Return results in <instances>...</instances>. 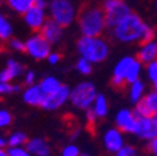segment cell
Here are the masks:
<instances>
[{
  "label": "cell",
  "instance_id": "obj_1",
  "mask_svg": "<svg viewBox=\"0 0 157 156\" xmlns=\"http://www.w3.org/2000/svg\"><path fill=\"white\" fill-rule=\"evenodd\" d=\"M112 34L119 41L127 44L136 41L146 43L155 37V30L135 13H131L120 24H117L112 29Z\"/></svg>",
  "mask_w": 157,
  "mask_h": 156
},
{
  "label": "cell",
  "instance_id": "obj_2",
  "mask_svg": "<svg viewBox=\"0 0 157 156\" xmlns=\"http://www.w3.org/2000/svg\"><path fill=\"white\" fill-rule=\"evenodd\" d=\"M78 28L84 36H101L106 29L102 5L99 3H85L77 16Z\"/></svg>",
  "mask_w": 157,
  "mask_h": 156
},
{
  "label": "cell",
  "instance_id": "obj_3",
  "mask_svg": "<svg viewBox=\"0 0 157 156\" xmlns=\"http://www.w3.org/2000/svg\"><path fill=\"white\" fill-rule=\"evenodd\" d=\"M77 51L92 64H99L106 60L109 56L110 48L106 40L101 36H81L77 40Z\"/></svg>",
  "mask_w": 157,
  "mask_h": 156
},
{
  "label": "cell",
  "instance_id": "obj_4",
  "mask_svg": "<svg viewBox=\"0 0 157 156\" xmlns=\"http://www.w3.org/2000/svg\"><path fill=\"white\" fill-rule=\"evenodd\" d=\"M101 5L105 13L106 28L110 29H113L117 24H120L126 16L132 13L130 6L124 0H102Z\"/></svg>",
  "mask_w": 157,
  "mask_h": 156
},
{
  "label": "cell",
  "instance_id": "obj_5",
  "mask_svg": "<svg viewBox=\"0 0 157 156\" xmlns=\"http://www.w3.org/2000/svg\"><path fill=\"white\" fill-rule=\"evenodd\" d=\"M96 95L95 85L90 81H82L70 91V101L75 107L86 110L92 106Z\"/></svg>",
  "mask_w": 157,
  "mask_h": 156
},
{
  "label": "cell",
  "instance_id": "obj_6",
  "mask_svg": "<svg viewBox=\"0 0 157 156\" xmlns=\"http://www.w3.org/2000/svg\"><path fill=\"white\" fill-rule=\"evenodd\" d=\"M50 16L60 26H69L75 19V6L70 0H52L49 4Z\"/></svg>",
  "mask_w": 157,
  "mask_h": 156
},
{
  "label": "cell",
  "instance_id": "obj_7",
  "mask_svg": "<svg viewBox=\"0 0 157 156\" xmlns=\"http://www.w3.org/2000/svg\"><path fill=\"white\" fill-rule=\"evenodd\" d=\"M25 51L35 60L48 59L51 53V44L40 34H34L25 41Z\"/></svg>",
  "mask_w": 157,
  "mask_h": 156
},
{
  "label": "cell",
  "instance_id": "obj_8",
  "mask_svg": "<svg viewBox=\"0 0 157 156\" xmlns=\"http://www.w3.org/2000/svg\"><path fill=\"white\" fill-rule=\"evenodd\" d=\"M136 136H139L142 140H152L157 136V118L152 116H142L137 118L136 129L133 132Z\"/></svg>",
  "mask_w": 157,
  "mask_h": 156
},
{
  "label": "cell",
  "instance_id": "obj_9",
  "mask_svg": "<svg viewBox=\"0 0 157 156\" xmlns=\"http://www.w3.org/2000/svg\"><path fill=\"white\" fill-rule=\"evenodd\" d=\"M157 112V91H151L147 95H144L142 99L135 105L133 114L136 118L142 116H152Z\"/></svg>",
  "mask_w": 157,
  "mask_h": 156
},
{
  "label": "cell",
  "instance_id": "obj_10",
  "mask_svg": "<svg viewBox=\"0 0 157 156\" xmlns=\"http://www.w3.org/2000/svg\"><path fill=\"white\" fill-rule=\"evenodd\" d=\"M70 91L71 90L69 89V86L61 85L55 92L46 95L41 107L45 110H56L61 107L64 104H66L67 100H70Z\"/></svg>",
  "mask_w": 157,
  "mask_h": 156
},
{
  "label": "cell",
  "instance_id": "obj_11",
  "mask_svg": "<svg viewBox=\"0 0 157 156\" xmlns=\"http://www.w3.org/2000/svg\"><path fill=\"white\" fill-rule=\"evenodd\" d=\"M24 20L26 23V25L35 30V31H39L43 25L45 24L46 21V15H45V8H41V6H37V5H33L30 6L24 14Z\"/></svg>",
  "mask_w": 157,
  "mask_h": 156
},
{
  "label": "cell",
  "instance_id": "obj_12",
  "mask_svg": "<svg viewBox=\"0 0 157 156\" xmlns=\"http://www.w3.org/2000/svg\"><path fill=\"white\" fill-rule=\"evenodd\" d=\"M135 60V57L132 56H125L116 64L115 69H113V75H112V86L116 89H122L126 85V74L127 70L130 68V65L132 64V61Z\"/></svg>",
  "mask_w": 157,
  "mask_h": 156
},
{
  "label": "cell",
  "instance_id": "obj_13",
  "mask_svg": "<svg viewBox=\"0 0 157 156\" xmlns=\"http://www.w3.org/2000/svg\"><path fill=\"white\" fill-rule=\"evenodd\" d=\"M116 125L117 129H120L122 132H128L133 134L137 124V118L135 116L133 111L130 109H122L117 112L116 115Z\"/></svg>",
  "mask_w": 157,
  "mask_h": 156
},
{
  "label": "cell",
  "instance_id": "obj_14",
  "mask_svg": "<svg viewBox=\"0 0 157 156\" xmlns=\"http://www.w3.org/2000/svg\"><path fill=\"white\" fill-rule=\"evenodd\" d=\"M104 145L109 152L116 154L124 146V136L122 131L117 127L109 129L104 135Z\"/></svg>",
  "mask_w": 157,
  "mask_h": 156
},
{
  "label": "cell",
  "instance_id": "obj_15",
  "mask_svg": "<svg viewBox=\"0 0 157 156\" xmlns=\"http://www.w3.org/2000/svg\"><path fill=\"white\" fill-rule=\"evenodd\" d=\"M40 34L50 44H56L63 37V26H60L52 19H46L45 24L40 29Z\"/></svg>",
  "mask_w": 157,
  "mask_h": 156
},
{
  "label": "cell",
  "instance_id": "obj_16",
  "mask_svg": "<svg viewBox=\"0 0 157 156\" xmlns=\"http://www.w3.org/2000/svg\"><path fill=\"white\" fill-rule=\"evenodd\" d=\"M46 97V94L43 91L40 85H29L23 92V100L30 106H41Z\"/></svg>",
  "mask_w": 157,
  "mask_h": 156
},
{
  "label": "cell",
  "instance_id": "obj_17",
  "mask_svg": "<svg viewBox=\"0 0 157 156\" xmlns=\"http://www.w3.org/2000/svg\"><path fill=\"white\" fill-rule=\"evenodd\" d=\"M24 74V66L19 61L14 59H9L6 63V66L0 71V81L10 83L11 80L16 79V77L21 76Z\"/></svg>",
  "mask_w": 157,
  "mask_h": 156
},
{
  "label": "cell",
  "instance_id": "obj_18",
  "mask_svg": "<svg viewBox=\"0 0 157 156\" xmlns=\"http://www.w3.org/2000/svg\"><path fill=\"white\" fill-rule=\"evenodd\" d=\"M137 59L142 64H150L157 60V43L155 40L142 43L139 54H137Z\"/></svg>",
  "mask_w": 157,
  "mask_h": 156
},
{
  "label": "cell",
  "instance_id": "obj_19",
  "mask_svg": "<svg viewBox=\"0 0 157 156\" xmlns=\"http://www.w3.org/2000/svg\"><path fill=\"white\" fill-rule=\"evenodd\" d=\"M25 145H26V149L29 150V152L34 156H50V154H51L49 144L41 138L30 139V140H28V142Z\"/></svg>",
  "mask_w": 157,
  "mask_h": 156
},
{
  "label": "cell",
  "instance_id": "obj_20",
  "mask_svg": "<svg viewBox=\"0 0 157 156\" xmlns=\"http://www.w3.org/2000/svg\"><path fill=\"white\" fill-rule=\"evenodd\" d=\"M91 107H92V110L95 111V114L97 115V118L99 119L105 118V116L107 115V111H109L107 99L105 97V95L104 94H97Z\"/></svg>",
  "mask_w": 157,
  "mask_h": 156
},
{
  "label": "cell",
  "instance_id": "obj_21",
  "mask_svg": "<svg viewBox=\"0 0 157 156\" xmlns=\"http://www.w3.org/2000/svg\"><path fill=\"white\" fill-rule=\"evenodd\" d=\"M144 92H145V84L139 79L135 83L130 84V91H128V96L132 104H137L142 97H144Z\"/></svg>",
  "mask_w": 157,
  "mask_h": 156
},
{
  "label": "cell",
  "instance_id": "obj_22",
  "mask_svg": "<svg viewBox=\"0 0 157 156\" xmlns=\"http://www.w3.org/2000/svg\"><path fill=\"white\" fill-rule=\"evenodd\" d=\"M39 85H40V88L43 89V91L46 95H49V94L55 92L63 84L60 83V80L56 79V77H54V76H45Z\"/></svg>",
  "mask_w": 157,
  "mask_h": 156
},
{
  "label": "cell",
  "instance_id": "obj_23",
  "mask_svg": "<svg viewBox=\"0 0 157 156\" xmlns=\"http://www.w3.org/2000/svg\"><path fill=\"white\" fill-rule=\"evenodd\" d=\"M141 65H142V63L139 59H135L132 61V64L130 65V68L127 70V74H126V79H125L126 84H132L136 80H139L140 72H141Z\"/></svg>",
  "mask_w": 157,
  "mask_h": 156
},
{
  "label": "cell",
  "instance_id": "obj_24",
  "mask_svg": "<svg viewBox=\"0 0 157 156\" xmlns=\"http://www.w3.org/2000/svg\"><path fill=\"white\" fill-rule=\"evenodd\" d=\"M6 3L14 11L24 14L30 6L35 4V0H6Z\"/></svg>",
  "mask_w": 157,
  "mask_h": 156
},
{
  "label": "cell",
  "instance_id": "obj_25",
  "mask_svg": "<svg viewBox=\"0 0 157 156\" xmlns=\"http://www.w3.org/2000/svg\"><path fill=\"white\" fill-rule=\"evenodd\" d=\"M13 35V25L8 19L0 14V39L2 40H8Z\"/></svg>",
  "mask_w": 157,
  "mask_h": 156
},
{
  "label": "cell",
  "instance_id": "obj_26",
  "mask_svg": "<svg viewBox=\"0 0 157 156\" xmlns=\"http://www.w3.org/2000/svg\"><path fill=\"white\" fill-rule=\"evenodd\" d=\"M6 141L9 146H23L28 142V136L23 131H16L9 136V139Z\"/></svg>",
  "mask_w": 157,
  "mask_h": 156
},
{
  "label": "cell",
  "instance_id": "obj_27",
  "mask_svg": "<svg viewBox=\"0 0 157 156\" xmlns=\"http://www.w3.org/2000/svg\"><path fill=\"white\" fill-rule=\"evenodd\" d=\"M76 70L82 75H90L92 71V63L86 60L85 57H80L76 63Z\"/></svg>",
  "mask_w": 157,
  "mask_h": 156
},
{
  "label": "cell",
  "instance_id": "obj_28",
  "mask_svg": "<svg viewBox=\"0 0 157 156\" xmlns=\"http://www.w3.org/2000/svg\"><path fill=\"white\" fill-rule=\"evenodd\" d=\"M21 89L19 85H14L10 83L5 81H0V95H5V94H13V92H19Z\"/></svg>",
  "mask_w": 157,
  "mask_h": 156
},
{
  "label": "cell",
  "instance_id": "obj_29",
  "mask_svg": "<svg viewBox=\"0 0 157 156\" xmlns=\"http://www.w3.org/2000/svg\"><path fill=\"white\" fill-rule=\"evenodd\" d=\"M6 151L9 156H33L29 150L23 146H9Z\"/></svg>",
  "mask_w": 157,
  "mask_h": 156
},
{
  "label": "cell",
  "instance_id": "obj_30",
  "mask_svg": "<svg viewBox=\"0 0 157 156\" xmlns=\"http://www.w3.org/2000/svg\"><path fill=\"white\" fill-rule=\"evenodd\" d=\"M13 121V116L8 110L0 109V129L8 127Z\"/></svg>",
  "mask_w": 157,
  "mask_h": 156
},
{
  "label": "cell",
  "instance_id": "obj_31",
  "mask_svg": "<svg viewBox=\"0 0 157 156\" xmlns=\"http://www.w3.org/2000/svg\"><path fill=\"white\" fill-rule=\"evenodd\" d=\"M147 75L153 84L157 83V60L147 64Z\"/></svg>",
  "mask_w": 157,
  "mask_h": 156
},
{
  "label": "cell",
  "instance_id": "obj_32",
  "mask_svg": "<svg viewBox=\"0 0 157 156\" xmlns=\"http://www.w3.org/2000/svg\"><path fill=\"white\" fill-rule=\"evenodd\" d=\"M80 155V150L76 145H66L63 151H61V156H78Z\"/></svg>",
  "mask_w": 157,
  "mask_h": 156
},
{
  "label": "cell",
  "instance_id": "obj_33",
  "mask_svg": "<svg viewBox=\"0 0 157 156\" xmlns=\"http://www.w3.org/2000/svg\"><path fill=\"white\" fill-rule=\"evenodd\" d=\"M136 149L133 147V146H130V145H127V146H122L119 151L116 152V156H136Z\"/></svg>",
  "mask_w": 157,
  "mask_h": 156
},
{
  "label": "cell",
  "instance_id": "obj_34",
  "mask_svg": "<svg viewBox=\"0 0 157 156\" xmlns=\"http://www.w3.org/2000/svg\"><path fill=\"white\" fill-rule=\"evenodd\" d=\"M10 44V48L16 50V51H25V43L21 41L20 39H11V40L9 41Z\"/></svg>",
  "mask_w": 157,
  "mask_h": 156
},
{
  "label": "cell",
  "instance_id": "obj_35",
  "mask_svg": "<svg viewBox=\"0 0 157 156\" xmlns=\"http://www.w3.org/2000/svg\"><path fill=\"white\" fill-rule=\"evenodd\" d=\"M97 119H99V118H97V115H96L95 111L92 110V107L86 109V121H87V124H89L90 126L95 125V123H96Z\"/></svg>",
  "mask_w": 157,
  "mask_h": 156
},
{
  "label": "cell",
  "instance_id": "obj_36",
  "mask_svg": "<svg viewBox=\"0 0 157 156\" xmlns=\"http://www.w3.org/2000/svg\"><path fill=\"white\" fill-rule=\"evenodd\" d=\"M35 79H36V76H35V72H34V71L29 70V71L25 72L24 81H25V84H26L28 86H29V85H33V84L35 83Z\"/></svg>",
  "mask_w": 157,
  "mask_h": 156
},
{
  "label": "cell",
  "instance_id": "obj_37",
  "mask_svg": "<svg viewBox=\"0 0 157 156\" xmlns=\"http://www.w3.org/2000/svg\"><path fill=\"white\" fill-rule=\"evenodd\" d=\"M60 59H61V55L59 53H50L48 56V61L51 65H56L59 61H60Z\"/></svg>",
  "mask_w": 157,
  "mask_h": 156
},
{
  "label": "cell",
  "instance_id": "obj_38",
  "mask_svg": "<svg viewBox=\"0 0 157 156\" xmlns=\"http://www.w3.org/2000/svg\"><path fill=\"white\" fill-rule=\"evenodd\" d=\"M148 150L151 151V154L153 156H157V136H156V138H153L152 140H150Z\"/></svg>",
  "mask_w": 157,
  "mask_h": 156
},
{
  "label": "cell",
  "instance_id": "obj_39",
  "mask_svg": "<svg viewBox=\"0 0 157 156\" xmlns=\"http://www.w3.org/2000/svg\"><path fill=\"white\" fill-rule=\"evenodd\" d=\"M35 5L41 6V8H45V6H46V0H35Z\"/></svg>",
  "mask_w": 157,
  "mask_h": 156
},
{
  "label": "cell",
  "instance_id": "obj_40",
  "mask_svg": "<svg viewBox=\"0 0 157 156\" xmlns=\"http://www.w3.org/2000/svg\"><path fill=\"white\" fill-rule=\"evenodd\" d=\"M5 145H8V141H6L4 138H2V136H0V147H4Z\"/></svg>",
  "mask_w": 157,
  "mask_h": 156
},
{
  "label": "cell",
  "instance_id": "obj_41",
  "mask_svg": "<svg viewBox=\"0 0 157 156\" xmlns=\"http://www.w3.org/2000/svg\"><path fill=\"white\" fill-rule=\"evenodd\" d=\"M0 156H9L8 155V151L4 147H0Z\"/></svg>",
  "mask_w": 157,
  "mask_h": 156
},
{
  "label": "cell",
  "instance_id": "obj_42",
  "mask_svg": "<svg viewBox=\"0 0 157 156\" xmlns=\"http://www.w3.org/2000/svg\"><path fill=\"white\" fill-rule=\"evenodd\" d=\"M153 88H155V91H157V83L153 84Z\"/></svg>",
  "mask_w": 157,
  "mask_h": 156
},
{
  "label": "cell",
  "instance_id": "obj_43",
  "mask_svg": "<svg viewBox=\"0 0 157 156\" xmlns=\"http://www.w3.org/2000/svg\"><path fill=\"white\" fill-rule=\"evenodd\" d=\"M78 156H87V155H86V154H80Z\"/></svg>",
  "mask_w": 157,
  "mask_h": 156
},
{
  "label": "cell",
  "instance_id": "obj_44",
  "mask_svg": "<svg viewBox=\"0 0 157 156\" xmlns=\"http://www.w3.org/2000/svg\"><path fill=\"white\" fill-rule=\"evenodd\" d=\"M3 4V0H0V5H2Z\"/></svg>",
  "mask_w": 157,
  "mask_h": 156
},
{
  "label": "cell",
  "instance_id": "obj_45",
  "mask_svg": "<svg viewBox=\"0 0 157 156\" xmlns=\"http://www.w3.org/2000/svg\"><path fill=\"white\" fill-rule=\"evenodd\" d=\"M156 9H157V0H156Z\"/></svg>",
  "mask_w": 157,
  "mask_h": 156
},
{
  "label": "cell",
  "instance_id": "obj_46",
  "mask_svg": "<svg viewBox=\"0 0 157 156\" xmlns=\"http://www.w3.org/2000/svg\"><path fill=\"white\" fill-rule=\"evenodd\" d=\"M155 116H156V118H157V112H156V115H155Z\"/></svg>",
  "mask_w": 157,
  "mask_h": 156
}]
</instances>
